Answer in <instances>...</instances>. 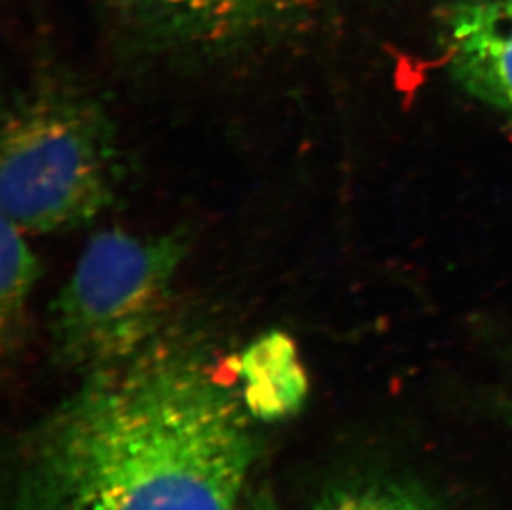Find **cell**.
<instances>
[{
  "label": "cell",
  "mask_w": 512,
  "mask_h": 510,
  "mask_svg": "<svg viewBox=\"0 0 512 510\" xmlns=\"http://www.w3.org/2000/svg\"><path fill=\"white\" fill-rule=\"evenodd\" d=\"M25 234L17 224L2 216L0 227V317L4 340L15 335L30 295L40 279V264Z\"/></svg>",
  "instance_id": "52a82bcc"
},
{
  "label": "cell",
  "mask_w": 512,
  "mask_h": 510,
  "mask_svg": "<svg viewBox=\"0 0 512 510\" xmlns=\"http://www.w3.org/2000/svg\"><path fill=\"white\" fill-rule=\"evenodd\" d=\"M451 73L512 123V0H463L446 22Z\"/></svg>",
  "instance_id": "5b68a950"
},
{
  "label": "cell",
  "mask_w": 512,
  "mask_h": 510,
  "mask_svg": "<svg viewBox=\"0 0 512 510\" xmlns=\"http://www.w3.org/2000/svg\"><path fill=\"white\" fill-rule=\"evenodd\" d=\"M509 414H511V416H512V396H511V400H509Z\"/></svg>",
  "instance_id": "30bf717a"
},
{
  "label": "cell",
  "mask_w": 512,
  "mask_h": 510,
  "mask_svg": "<svg viewBox=\"0 0 512 510\" xmlns=\"http://www.w3.org/2000/svg\"><path fill=\"white\" fill-rule=\"evenodd\" d=\"M0 148L2 216L22 231L83 226L115 198V126L80 88L40 83L20 95L5 115Z\"/></svg>",
  "instance_id": "7a4b0ae2"
},
{
  "label": "cell",
  "mask_w": 512,
  "mask_h": 510,
  "mask_svg": "<svg viewBox=\"0 0 512 510\" xmlns=\"http://www.w3.org/2000/svg\"><path fill=\"white\" fill-rule=\"evenodd\" d=\"M237 381L256 418H279L304 400L307 381L294 343L284 333H267L237 358Z\"/></svg>",
  "instance_id": "8992f818"
},
{
  "label": "cell",
  "mask_w": 512,
  "mask_h": 510,
  "mask_svg": "<svg viewBox=\"0 0 512 510\" xmlns=\"http://www.w3.org/2000/svg\"><path fill=\"white\" fill-rule=\"evenodd\" d=\"M133 37L158 49L232 52L294 39L330 0H102Z\"/></svg>",
  "instance_id": "277c9868"
},
{
  "label": "cell",
  "mask_w": 512,
  "mask_h": 510,
  "mask_svg": "<svg viewBox=\"0 0 512 510\" xmlns=\"http://www.w3.org/2000/svg\"><path fill=\"white\" fill-rule=\"evenodd\" d=\"M184 232H98L50 308L55 350L87 373L130 360L165 328L174 280L188 257Z\"/></svg>",
  "instance_id": "3957f363"
},
{
  "label": "cell",
  "mask_w": 512,
  "mask_h": 510,
  "mask_svg": "<svg viewBox=\"0 0 512 510\" xmlns=\"http://www.w3.org/2000/svg\"><path fill=\"white\" fill-rule=\"evenodd\" d=\"M251 510H276L274 506H272V502L267 499V497H259L257 499L256 504L252 507Z\"/></svg>",
  "instance_id": "9c48e42d"
},
{
  "label": "cell",
  "mask_w": 512,
  "mask_h": 510,
  "mask_svg": "<svg viewBox=\"0 0 512 510\" xmlns=\"http://www.w3.org/2000/svg\"><path fill=\"white\" fill-rule=\"evenodd\" d=\"M324 510H430L405 492L385 487H360L340 492Z\"/></svg>",
  "instance_id": "ba28073f"
},
{
  "label": "cell",
  "mask_w": 512,
  "mask_h": 510,
  "mask_svg": "<svg viewBox=\"0 0 512 510\" xmlns=\"http://www.w3.org/2000/svg\"><path fill=\"white\" fill-rule=\"evenodd\" d=\"M254 418L198 345L161 333L32 431L12 510H236Z\"/></svg>",
  "instance_id": "6da1fadb"
}]
</instances>
